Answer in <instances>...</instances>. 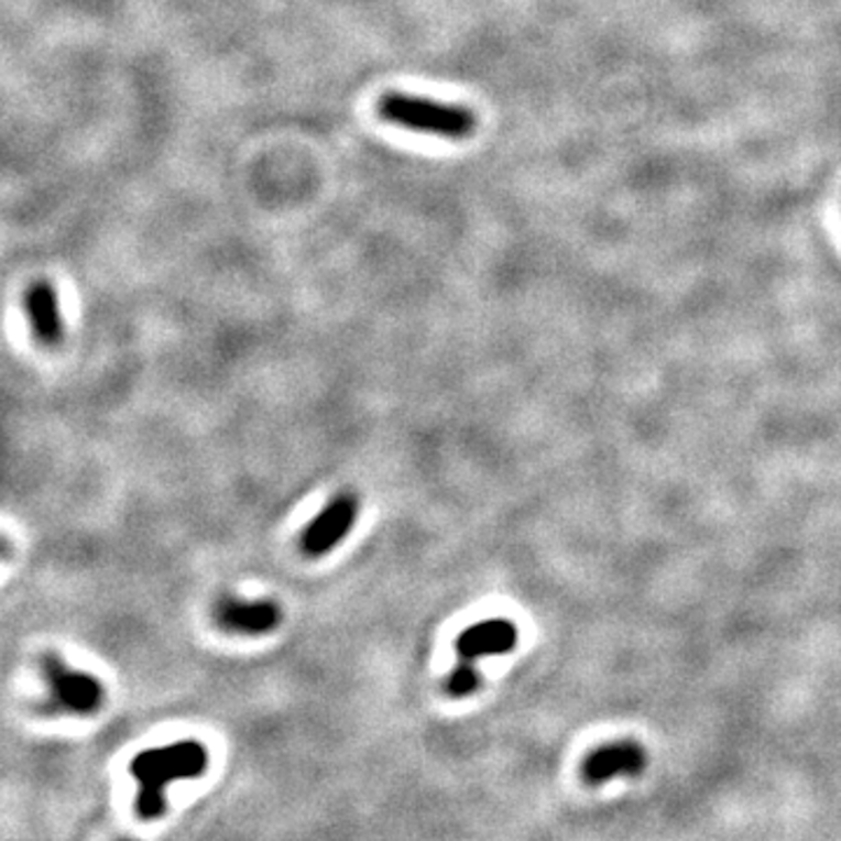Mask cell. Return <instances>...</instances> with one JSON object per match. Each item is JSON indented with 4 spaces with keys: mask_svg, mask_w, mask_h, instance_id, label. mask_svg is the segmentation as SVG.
<instances>
[{
    "mask_svg": "<svg viewBox=\"0 0 841 841\" xmlns=\"http://www.w3.org/2000/svg\"><path fill=\"white\" fill-rule=\"evenodd\" d=\"M216 620L234 634H270L281 624V608L274 601H239L222 599L216 608Z\"/></svg>",
    "mask_w": 841,
    "mask_h": 841,
    "instance_id": "52a82bcc",
    "label": "cell"
},
{
    "mask_svg": "<svg viewBox=\"0 0 841 841\" xmlns=\"http://www.w3.org/2000/svg\"><path fill=\"white\" fill-rule=\"evenodd\" d=\"M645 767V751L634 741L608 743L603 749L591 753L582 764V776L591 786L615 776H636Z\"/></svg>",
    "mask_w": 841,
    "mask_h": 841,
    "instance_id": "5b68a950",
    "label": "cell"
},
{
    "mask_svg": "<svg viewBox=\"0 0 841 841\" xmlns=\"http://www.w3.org/2000/svg\"><path fill=\"white\" fill-rule=\"evenodd\" d=\"M358 512H360V503L353 493L335 495V499L318 512V517L304 528L299 538L302 551L312 559L325 557V554L332 551L343 538H347L358 520Z\"/></svg>",
    "mask_w": 841,
    "mask_h": 841,
    "instance_id": "277c9868",
    "label": "cell"
},
{
    "mask_svg": "<svg viewBox=\"0 0 841 841\" xmlns=\"http://www.w3.org/2000/svg\"><path fill=\"white\" fill-rule=\"evenodd\" d=\"M41 668L56 703L80 716L99 711V706L103 703V685L99 678L85 671H73L54 653H45L41 657Z\"/></svg>",
    "mask_w": 841,
    "mask_h": 841,
    "instance_id": "3957f363",
    "label": "cell"
},
{
    "mask_svg": "<svg viewBox=\"0 0 841 841\" xmlns=\"http://www.w3.org/2000/svg\"><path fill=\"white\" fill-rule=\"evenodd\" d=\"M376 110L379 118L389 124L418 133H430V136L447 141H466L477 129V118L470 108L414 97V94L405 91L384 94L379 99Z\"/></svg>",
    "mask_w": 841,
    "mask_h": 841,
    "instance_id": "7a4b0ae2",
    "label": "cell"
},
{
    "mask_svg": "<svg viewBox=\"0 0 841 841\" xmlns=\"http://www.w3.org/2000/svg\"><path fill=\"white\" fill-rule=\"evenodd\" d=\"M514 645H517V626L501 618L468 626L456 641L458 657L466 664H474L482 657L505 655Z\"/></svg>",
    "mask_w": 841,
    "mask_h": 841,
    "instance_id": "8992f818",
    "label": "cell"
},
{
    "mask_svg": "<svg viewBox=\"0 0 841 841\" xmlns=\"http://www.w3.org/2000/svg\"><path fill=\"white\" fill-rule=\"evenodd\" d=\"M26 314L35 339L43 347H59L64 339V318L59 309V297H56L50 283H35L26 293Z\"/></svg>",
    "mask_w": 841,
    "mask_h": 841,
    "instance_id": "ba28073f",
    "label": "cell"
},
{
    "mask_svg": "<svg viewBox=\"0 0 841 841\" xmlns=\"http://www.w3.org/2000/svg\"><path fill=\"white\" fill-rule=\"evenodd\" d=\"M208 769V751L199 741H178L139 753L129 772L139 778L141 793L136 811L145 820H155L166 811L164 790L178 778H199Z\"/></svg>",
    "mask_w": 841,
    "mask_h": 841,
    "instance_id": "6da1fadb",
    "label": "cell"
},
{
    "mask_svg": "<svg viewBox=\"0 0 841 841\" xmlns=\"http://www.w3.org/2000/svg\"><path fill=\"white\" fill-rule=\"evenodd\" d=\"M477 685H480V674H477L474 664L458 662V666L454 668L445 682V690L454 699H463L477 690Z\"/></svg>",
    "mask_w": 841,
    "mask_h": 841,
    "instance_id": "9c48e42d",
    "label": "cell"
}]
</instances>
